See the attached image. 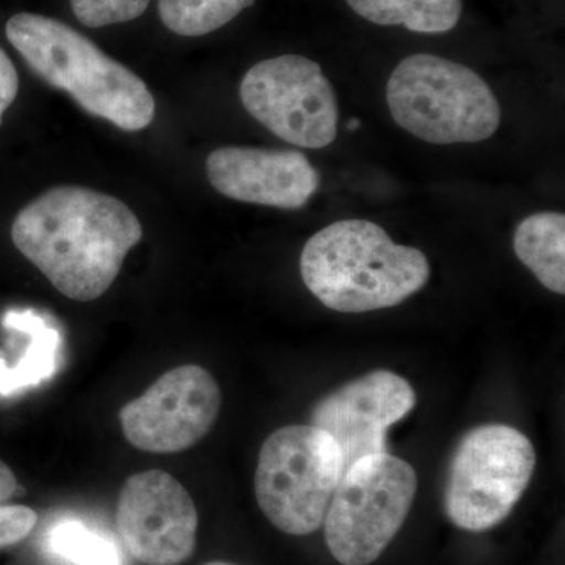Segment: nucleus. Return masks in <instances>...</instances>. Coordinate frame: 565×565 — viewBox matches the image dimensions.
Instances as JSON below:
<instances>
[{"label": "nucleus", "mask_w": 565, "mask_h": 565, "mask_svg": "<svg viewBox=\"0 0 565 565\" xmlns=\"http://www.w3.org/2000/svg\"><path fill=\"white\" fill-rule=\"evenodd\" d=\"M343 473V457L329 434L311 424L281 427L259 451L256 501L282 533L313 534L323 525Z\"/></svg>", "instance_id": "nucleus-5"}, {"label": "nucleus", "mask_w": 565, "mask_h": 565, "mask_svg": "<svg viewBox=\"0 0 565 565\" xmlns=\"http://www.w3.org/2000/svg\"><path fill=\"white\" fill-rule=\"evenodd\" d=\"M241 102L275 136L308 150L337 139L338 103L321 66L302 55L256 63L241 84Z\"/></svg>", "instance_id": "nucleus-8"}, {"label": "nucleus", "mask_w": 565, "mask_h": 565, "mask_svg": "<svg viewBox=\"0 0 565 565\" xmlns=\"http://www.w3.org/2000/svg\"><path fill=\"white\" fill-rule=\"evenodd\" d=\"M6 33L36 76L68 93L93 117L131 132L154 120L156 103L147 84L70 25L20 13L7 22Z\"/></svg>", "instance_id": "nucleus-3"}, {"label": "nucleus", "mask_w": 565, "mask_h": 565, "mask_svg": "<svg viewBox=\"0 0 565 565\" xmlns=\"http://www.w3.org/2000/svg\"><path fill=\"white\" fill-rule=\"evenodd\" d=\"M514 250L550 291L565 292V215L539 212L516 226Z\"/></svg>", "instance_id": "nucleus-14"}, {"label": "nucleus", "mask_w": 565, "mask_h": 565, "mask_svg": "<svg viewBox=\"0 0 565 565\" xmlns=\"http://www.w3.org/2000/svg\"><path fill=\"white\" fill-rule=\"evenodd\" d=\"M393 120L434 145L478 143L501 121L497 96L468 66L433 54L404 58L386 84Z\"/></svg>", "instance_id": "nucleus-4"}, {"label": "nucleus", "mask_w": 565, "mask_h": 565, "mask_svg": "<svg viewBox=\"0 0 565 565\" xmlns=\"http://www.w3.org/2000/svg\"><path fill=\"white\" fill-rule=\"evenodd\" d=\"M118 537L134 559L181 565L195 552L199 514L191 493L161 470L129 476L118 497Z\"/></svg>", "instance_id": "nucleus-10"}, {"label": "nucleus", "mask_w": 565, "mask_h": 565, "mask_svg": "<svg viewBox=\"0 0 565 565\" xmlns=\"http://www.w3.org/2000/svg\"><path fill=\"white\" fill-rule=\"evenodd\" d=\"M18 90H20V77L17 68L6 51L0 47V125H2L3 114L17 99Z\"/></svg>", "instance_id": "nucleus-20"}, {"label": "nucleus", "mask_w": 565, "mask_h": 565, "mask_svg": "<svg viewBox=\"0 0 565 565\" xmlns=\"http://www.w3.org/2000/svg\"><path fill=\"white\" fill-rule=\"evenodd\" d=\"M255 0H159V14L169 31L202 36L232 22Z\"/></svg>", "instance_id": "nucleus-16"}, {"label": "nucleus", "mask_w": 565, "mask_h": 565, "mask_svg": "<svg viewBox=\"0 0 565 565\" xmlns=\"http://www.w3.org/2000/svg\"><path fill=\"white\" fill-rule=\"evenodd\" d=\"M204 565H237V564L223 563V561H215V563H207V564H204Z\"/></svg>", "instance_id": "nucleus-23"}, {"label": "nucleus", "mask_w": 565, "mask_h": 565, "mask_svg": "<svg viewBox=\"0 0 565 565\" xmlns=\"http://www.w3.org/2000/svg\"><path fill=\"white\" fill-rule=\"evenodd\" d=\"M47 548L73 565H122L118 545L81 520L66 519L51 527Z\"/></svg>", "instance_id": "nucleus-17"}, {"label": "nucleus", "mask_w": 565, "mask_h": 565, "mask_svg": "<svg viewBox=\"0 0 565 565\" xmlns=\"http://www.w3.org/2000/svg\"><path fill=\"white\" fill-rule=\"evenodd\" d=\"M300 274L330 310L367 313L396 307L422 291L430 264L418 248L393 243L377 223L340 221L308 239Z\"/></svg>", "instance_id": "nucleus-2"}, {"label": "nucleus", "mask_w": 565, "mask_h": 565, "mask_svg": "<svg viewBox=\"0 0 565 565\" xmlns=\"http://www.w3.org/2000/svg\"><path fill=\"white\" fill-rule=\"evenodd\" d=\"M36 523L39 515L28 505L0 504V548L20 544Z\"/></svg>", "instance_id": "nucleus-19"}, {"label": "nucleus", "mask_w": 565, "mask_h": 565, "mask_svg": "<svg viewBox=\"0 0 565 565\" xmlns=\"http://www.w3.org/2000/svg\"><path fill=\"white\" fill-rule=\"evenodd\" d=\"M141 237L139 218L121 200L77 185L44 192L11 225L18 250L77 302L107 292Z\"/></svg>", "instance_id": "nucleus-1"}, {"label": "nucleus", "mask_w": 565, "mask_h": 565, "mask_svg": "<svg viewBox=\"0 0 565 565\" xmlns=\"http://www.w3.org/2000/svg\"><path fill=\"white\" fill-rule=\"evenodd\" d=\"M359 126H360V121L355 120V118H353V120L348 122V128L351 129V131H353V129L359 128Z\"/></svg>", "instance_id": "nucleus-22"}, {"label": "nucleus", "mask_w": 565, "mask_h": 565, "mask_svg": "<svg viewBox=\"0 0 565 565\" xmlns=\"http://www.w3.org/2000/svg\"><path fill=\"white\" fill-rule=\"evenodd\" d=\"M3 323L7 329L20 330L31 337L28 351L14 366L0 359V396H13L55 374L62 340L54 327L32 311H10Z\"/></svg>", "instance_id": "nucleus-13"}, {"label": "nucleus", "mask_w": 565, "mask_h": 565, "mask_svg": "<svg viewBox=\"0 0 565 565\" xmlns=\"http://www.w3.org/2000/svg\"><path fill=\"white\" fill-rule=\"evenodd\" d=\"M535 468L530 438L505 424L463 435L449 463L445 511L457 527L484 533L503 523L523 497Z\"/></svg>", "instance_id": "nucleus-7"}, {"label": "nucleus", "mask_w": 565, "mask_h": 565, "mask_svg": "<svg viewBox=\"0 0 565 565\" xmlns=\"http://www.w3.org/2000/svg\"><path fill=\"white\" fill-rule=\"evenodd\" d=\"M222 407V392L210 371L182 364L161 375L120 411L126 440L154 455L185 451L203 440Z\"/></svg>", "instance_id": "nucleus-9"}, {"label": "nucleus", "mask_w": 565, "mask_h": 565, "mask_svg": "<svg viewBox=\"0 0 565 565\" xmlns=\"http://www.w3.org/2000/svg\"><path fill=\"white\" fill-rule=\"evenodd\" d=\"M74 17L87 28H106L137 20L151 0H70Z\"/></svg>", "instance_id": "nucleus-18"}, {"label": "nucleus", "mask_w": 565, "mask_h": 565, "mask_svg": "<svg viewBox=\"0 0 565 565\" xmlns=\"http://www.w3.org/2000/svg\"><path fill=\"white\" fill-rule=\"evenodd\" d=\"M207 180L236 202L300 210L321 184L307 156L292 150L225 147L206 161Z\"/></svg>", "instance_id": "nucleus-12"}, {"label": "nucleus", "mask_w": 565, "mask_h": 565, "mask_svg": "<svg viewBox=\"0 0 565 565\" xmlns=\"http://www.w3.org/2000/svg\"><path fill=\"white\" fill-rule=\"evenodd\" d=\"M415 405V390L404 377L377 370L322 397L311 414V426L337 441L345 471L363 457L386 452V430Z\"/></svg>", "instance_id": "nucleus-11"}, {"label": "nucleus", "mask_w": 565, "mask_h": 565, "mask_svg": "<svg viewBox=\"0 0 565 565\" xmlns=\"http://www.w3.org/2000/svg\"><path fill=\"white\" fill-rule=\"evenodd\" d=\"M20 490L17 476L0 460V503L11 500Z\"/></svg>", "instance_id": "nucleus-21"}, {"label": "nucleus", "mask_w": 565, "mask_h": 565, "mask_svg": "<svg viewBox=\"0 0 565 565\" xmlns=\"http://www.w3.org/2000/svg\"><path fill=\"white\" fill-rule=\"evenodd\" d=\"M418 490V476L399 457L379 452L349 467L323 520L330 553L343 565L379 559L403 527Z\"/></svg>", "instance_id": "nucleus-6"}, {"label": "nucleus", "mask_w": 565, "mask_h": 565, "mask_svg": "<svg viewBox=\"0 0 565 565\" xmlns=\"http://www.w3.org/2000/svg\"><path fill=\"white\" fill-rule=\"evenodd\" d=\"M364 20L377 25H404L416 33L452 31L462 0H345Z\"/></svg>", "instance_id": "nucleus-15"}]
</instances>
